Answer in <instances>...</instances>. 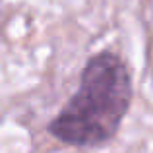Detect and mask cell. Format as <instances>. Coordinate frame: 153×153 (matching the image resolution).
Wrapping results in <instances>:
<instances>
[{"mask_svg":"<svg viewBox=\"0 0 153 153\" xmlns=\"http://www.w3.org/2000/svg\"><path fill=\"white\" fill-rule=\"evenodd\" d=\"M132 99L134 79L126 60L114 51H99L85 60L76 91L47 132L68 147H103L116 138Z\"/></svg>","mask_w":153,"mask_h":153,"instance_id":"6da1fadb","label":"cell"}]
</instances>
